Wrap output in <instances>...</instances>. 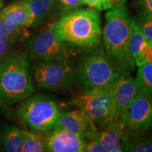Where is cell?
<instances>
[{
	"label": "cell",
	"instance_id": "ba28073f",
	"mask_svg": "<svg viewBox=\"0 0 152 152\" xmlns=\"http://www.w3.org/2000/svg\"><path fill=\"white\" fill-rule=\"evenodd\" d=\"M30 55L38 61L69 59L75 47L59 40L52 25L28 42Z\"/></svg>",
	"mask_w": 152,
	"mask_h": 152
},
{
	"label": "cell",
	"instance_id": "8fae6325",
	"mask_svg": "<svg viewBox=\"0 0 152 152\" xmlns=\"http://www.w3.org/2000/svg\"><path fill=\"white\" fill-rule=\"evenodd\" d=\"M53 128L63 129L85 139L94 138L98 131L97 126L92 118L79 109H61L59 115Z\"/></svg>",
	"mask_w": 152,
	"mask_h": 152
},
{
	"label": "cell",
	"instance_id": "9c48e42d",
	"mask_svg": "<svg viewBox=\"0 0 152 152\" xmlns=\"http://www.w3.org/2000/svg\"><path fill=\"white\" fill-rule=\"evenodd\" d=\"M121 126L130 137L144 136L152 130V102L139 93L125 112Z\"/></svg>",
	"mask_w": 152,
	"mask_h": 152
},
{
	"label": "cell",
	"instance_id": "4fadbf2b",
	"mask_svg": "<svg viewBox=\"0 0 152 152\" xmlns=\"http://www.w3.org/2000/svg\"><path fill=\"white\" fill-rule=\"evenodd\" d=\"M130 136L121 126L112 125L98 130L94 139L102 144L106 152L125 151Z\"/></svg>",
	"mask_w": 152,
	"mask_h": 152
},
{
	"label": "cell",
	"instance_id": "7402d4cb",
	"mask_svg": "<svg viewBox=\"0 0 152 152\" xmlns=\"http://www.w3.org/2000/svg\"><path fill=\"white\" fill-rule=\"evenodd\" d=\"M137 25L144 36L152 40V16L147 13L141 11L137 18H134Z\"/></svg>",
	"mask_w": 152,
	"mask_h": 152
},
{
	"label": "cell",
	"instance_id": "484cf974",
	"mask_svg": "<svg viewBox=\"0 0 152 152\" xmlns=\"http://www.w3.org/2000/svg\"><path fill=\"white\" fill-rule=\"evenodd\" d=\"M18 39L17 37H0V60L9 54L11 47Z\"/></svg>",
	"mask_w": 152,
	"mask_h": 152
},
{
	"label": "cell",
	"instance_id": "5bb4252c",
	"mask_svg": "<svg viewBox=\"0 0 152 152\" xmlns=\"http://www.w3.org/2000/svg\"><path fill=\"white\" fill-rule=\"evenodd\" d=\"M0 18L8 23L23 28L33 27V18L23 1H17L0 11Z\"/></svg>",
	"mask_w": 152,
	"mask_h": 152
},
{
	"label": "cell",
	"instance_id": "7a4b0ae2",
	"mask_svg": "<svg viewBox=\"0 0 152 152\" xmlns=\"http://www.w3.org/2000/svg\"><path fill=\"white\" fill-rule=\"evenodd\" d=\"M59 40L78 48H92L101 45L102 20L96 9H77L52 23Z\"/></svg>",
	"mask_w": 152,
	"mask_h": 152
},
{
	"label": "cell",
	"instance_id": "5b68a950",
	"mask_svg": "<svg viewBox=\"0 0 152 152\" xmlns=\"http://www.w3.org/2000/svg\"><path fill=\"white\" fill-rule=\"evenodd\" d=\"M60 111L58 104L51 96L35 94L20 104L18 115L32 130L43 132L54 128Z\"/></svg>",
	"mask_w": 152,
	"mask_h": 152
},
{
	"label": "cell",
	"instance_id": "83f0119b",
	"mask_svg": "<svg viewBox=\"0 0 152 152\" xmlns=\"http://www.w3.org/2000/svg\"><path fill=\"white\" fill-rule=\"evenodd\" d=\"M137 4L142 9V11L152 16V0H137Z\"/></svg>",
	"mask_w": 152,
	"mask_h": 152
},
{
	"label": "cell",
	"instance_id": "f1b7e54d",
	"mask_svg": "<svg viewBox=\"0 0 152 152\" xmlns=\"http://www.w3.org/2000/svg\"><path fill=\"white\" fill-rule=\"evenodd\" d=\"M3 6V0H0V9Z\"/></svg>",
	"mask_w": 152,
	"mask_h": 152
},
{
	"label": "cell",
	"instance_id": "e0dca14e",
	"mask_svg": "<svg viewBox=\"0 0 152 152\" xmlns=\"http://www.w3.org/2000/svg\"><path fill=\"white\" fill-rule=\"evenodd\" d=\"M135 79L139 92L152 102V64L139 67Z\"/></svg>",
	"mask_w": 152,
	"mask_h": 152
},
{
	"label": "cell",
	"instance_id": "4316f807",
	"mask_svg": "<svg viewBox=\"0 0 152 152\" xmlns=\"http://www.w3.org/2000/svg\"><path fill=\"white\" fill-rule=\"evenodd\" d=\"M84 152H106L102 144L96 139H86Z\"/></svg>",
	"mask_w": 152,
	"mask_h": 152
},
{
	"label": "cell",
	"instance_id": "cb8c5ba5",
	"mask_svg": "<svg viewBox=\"0 0 152 152\" xmlns=\"http://www.w3.org/2000/svg\"><path fill=\"white\" fill-rule=\"evenodd\" d=\"M24 29L23 27L11 25L0 18V37L18 38Z\"/></svg>",
	"mask_w": 152,
	"mask_h": 152
},
{
	"label": "cell",
	"instance_id": "ac0fdd59",
	"mask_svg": "<svg viewBox=\"0 0 152 152\" xmlns=\"http://www.w3.org/2000/svg\"><path fill=\"white\" fill-rule=\"evenodd\" d=\"M23 152L46 151L43 135L37 132L21 130Z\"/></svg>",
	"mask_w": 152,
	"mask_h": 152
},
{
	"label": "cell",
	"instance_id": "30bf717a",
	"mask_svg": "<svg viewBox=\"0 0 152 152\" xmlns=\"http://www.w3.org/2000/svg\"><path fill=\"white\" fill-rule=\"evenodd\" d=\"M139 93L135 77L132 75H121L113 84V104L109 126H121L123 116Z\"/></svg>",
	"mask_w": 152,
	"mask_h": 152
},
{
	"label": "cell",
	"instance_id": "603a6c76",
	"mask_svg": "<svg viewBox=\"0 0 152 152\" xmlns=\"http://www.w3.org/2000/svg\"><path fill=\"white\" fill-rule=\"evenodd\" d=\"M83 5H85L83 0H56V9L59 18Z\"/></svg>",
	"mask_w": 152,
	"mask_h": 152
},
{
	"label": "cell",
	"instance_id": "9a60e30c",
	"mask_svg": "<svg viewBox=\"0 0 152 152\" xmlns=\"http://www.w3.org/2000/svg\"><path fill=\"white\" fill-rule=\"evenodd\" d=\"M21 130L13 125H4L0 128V151L21 152Z\"/></svg>",
	"mask_w": 152,
	"mask_h": 152
},
{
	"label": "cell",
	"instance_id": "44dd1931",
	"mask_svg": "<svg viewBox=\"0 0 152 152\" xmlns=\"http://www.w3.org/2000/svg\"><path fill=\"white\" fill-rule=\"evenodd\" d=\"M84 4L98 11H106L124 6L128 0H83Z\"/></svg>",
	"mask_w": 152,
	"mask_h": 152
},
{
	"label": "cell",
	"instance_id": "6da1fadb",
	"mask_svg": "<svg viewBox=\"0 0 152 152\" xmlns=\"http://www.w3.org/2000/svg\"><path fill=\"white\" fill-rule=\"evenodd\" d=\"M132 20L125 5L108 10L105 14L103 47L110 63L121 75H132L135 68L130 49Z\"/></svg>",
	"mask_w": 152,
	"mask_h": 152
},
{
	"label": "cell",
	"instance_id": "d6986e66",
	"mask_svg": "<svg viewBox=\"0 0 152 152\" xmlns=\"http://www.w3.org/2000/svg\"><path fill=\"white\" fill-rule=\"evenodd\" d=\"M149 39L144 36L137 25L134 18L132 20V32H131L130 49L133 59L141 52L144 47L147 45Z\"/></svg>",
	"mask_w": 152,
	"mask_h": 152
},
{
	"label": "cell",
	"instance_id": "7c38bea8",
	"mask_svg": "<svg viewBox=\"0 0 152 152\" xmlns=\"http://www.w3.org/2000/svg\"><path fill=\"white\" fill-rule=\"evenodd\" d=\"M46 151L84 152L86 139L59 128H52L43 135Z\"/></svg>",
	"mask_w": 152,
	"mask_h": 152
},
{
	"label": "cell",
	"instance_id": "3957f363",
	"mask_svg": "<svg viewBox=\"0 0 152 152\" xmlns=\"http://www.w3.org/2000/svg\"><path fill=\"white\" fill-rule=\"evenodd\" d=\"M34 91L27 55L14 52L0 60V98L3 102L14 104L29 97Z\"/></svg>",
	"mask_w": 152,
	"mask_h": 152
},
{
	"label": "cell",
	"instance_id": "52a82bcc",
	"mask_svg": "<svg viewBox=\"0 0 152 152\" xmlns=\"http://www.w3.org/2000/svg\"><path fill=\"white\" fill-rule=\"evenodd\" d=\"M74 68L68 59L37 61L32 68L35 83L39 88L63 91L73 83Z\"/></svg>",
	"mask_w": 152,
	"mask_h": 152
},
{
	"label": "cell",
	"instance_id": "d4e9b609",
	"mask_svg": "<svg viewBox=\"0 0 152 152\" xmlns=\"http://www.w3.org/2000/svg\"><path fill=\"white\" fill-rule=\"evenodd\" d=\"M135 66L140 67L148 64H152V40H149L141 52L134 58Z\"/></svg>",
	"mask_w": 152,
	"mask_h": 152
},
{
	"label": "cell",
	"instance_id": "ffe728a7",
	"mask_svg": "<svg viewBox=\"0 0 152 152\" xmlns=\"http://www.w3.org/2000/svg\"><path fill=\"white\" fill-rule=\"evenodd\" d=\"M125 151L152 152V138L143 136L130 137Z\"/></svg>",
	"mask_w": 152,
	"mask_h": 152
},
{
	"label": "cell",
	"instance_id": "277c9868",
	"mask_svg": "<svg viewBox=\"0 0 152 152\" xmlns=\"http://www.w3.org/2000/svg\"><path fill=\"white\" fill-rule=\"evenodd\" d=\"M121 75L99 45L86 49L82 54L74 68L73 83L81 91L91 90L112 85Z\"/></svg>",
	"mask_w": 152,
	"mask_h": 152
},
{
	"label": "cell",
	"instance_id": "2e32d148",
	"mask_svg": "<svg viewBox=\"0 0 152 152\" xmlns=\"http://www.w3.org/2000/svg\"><path fill=\"white\" fill-rule=\"evenodd\" d=\"M33 18V27L45 20L56 9V0H23Z\"/></svg>",
	"mask_w": 152,
	"mask_h": 152
},
{
	"label": "cell",
	"instance_id": "8992f818",
	"mask_svg": "<svg viewBox=\"0 0 152 152\" xmlns=\"http://www.w3.org/2000/svg\"><path fill=\"white\" fill-rule=\"evenodd\" d=\"M113 84L109 86L82 91L68 102V106L85 112L100 129L109 125L113 104Z\"/></svg>",
	"mask_w": 152,
	"mask_h": 152
},
{
	"label": "cell",
	"instance_id": "f546056e",
	"mask_svg": "<svg viewBox=\"0 0 152 152\" xmlns=\"http://www.w3.org/2000/svg\"><path fill=\"white\" fill-rule=\"evenodd\" d=\"M2 100H1V99L0 98V107H1V104H2Z\"/></svg>",
	"mask_w": 152,
	"mask_h": 152
}]
</instances>
